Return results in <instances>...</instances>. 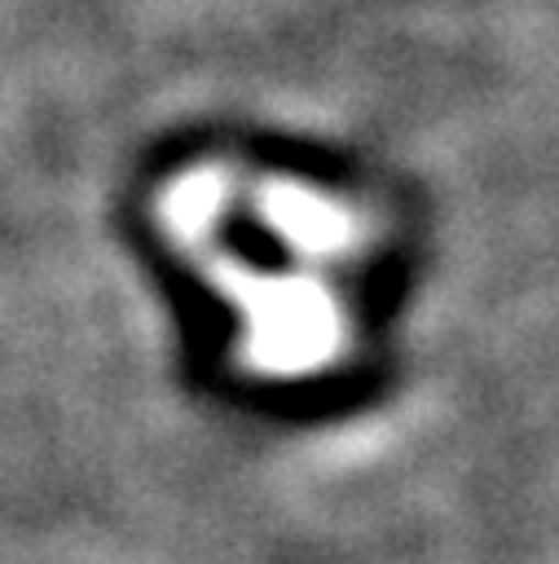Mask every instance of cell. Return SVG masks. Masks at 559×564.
Here are the masks:
<instances>
[{
	"label": "cell",
	"mask_w": 559,
	"mask_h": 564,
	"mask_svg": "<svg viewBox=\"0 0 559 564\" xmlns=\"http://www.w3.org/2000/svg\"><path fill=\"white\" fill-rule=\"evenodd\" d=\"M242 304L251 317V352L264 366H317L339 339L330 300L304 278H255L242 286Z\"/></svg>",
	"instance_id": "6da1fadb"
},
{
	"label": "cell",
	"mask_w": 559,
	"mask_h": 564,
	"mask_svg": "<svg viewBox=\"0 0 559 564\" xmlns=\"http://www.w3.org/2000/svg\"><path fill=\"white\" fill-rule=\"evenodd\" d=\"M264 216L282 238H291L304 251H339L352 238L348 212L295 181H277L264 189Z\"/></svg>",
	"instance_id": "7a4b0ae2"
}]
</instances>
